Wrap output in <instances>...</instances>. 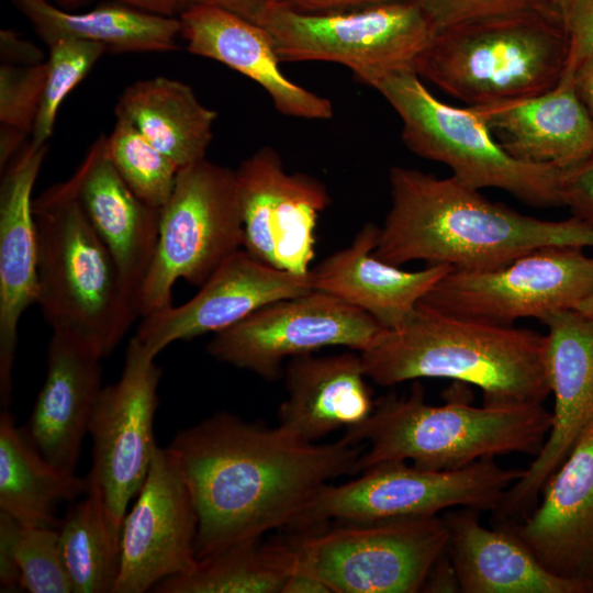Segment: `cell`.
<instances>
[{
    "label": "cell",
    "mask_w": 593,
    "mask_h": 593,
    "mask_svg": "<svg viewBox=\"0 0 593 593\" xmlns=\"http://www.w3.org/2000/svg\"><path fill=\"white\" fill-rule=\"evenodd\" d=\"M569 41L557 7L460 23L436 33L415 71L469 107L528 98L561 80Z\"/></svg>",
    "instance_id": "obj_5"
},
{
    "label": "cell",
    "mask_w": 593,
    "mask_h": 593,
    "mask_svg": "<svg viewBox=\"0 0 593 593\" xmlns=\"http://www.w3.org/2000/svg\"><path fill=\"white\" fill-rule=\"evenodd\" d=\"M389 184L391 204L373 255L394 266L422 260L484 271L542 247H593V226L583 220L525 215L451 176L393 166Z\"/></svg>",
    "instance_id": "obj_2"
},
{
    "label": "cell",
    "mask_w": 593,
    "mask_h": 593,
    "mask_svg": "<svg viewBox=\"0 0 593 593\" xmlns=\"http://www.w3.org/2000/svg\"><path fill=\"white\" fill-rule=\"evenodd\" d=\"M48 144L27 142L0 183V402L12 400L18 326L37 300V235L32 192Z\"/></svg>",
    "instance_id": "obj_19"
},
{
    "label": "cell",
    "mask_w": 593,
    "mask_h": 593,
    "mask_svg": "<svg viewBox=\"0 0 593 593\" xmlns=\"http://www.w3.org/2000/svg\"><path fill=\"white\" fill-rule=\"evenodd\" d=\"M108 156L128 188L147 205L160 210L172 193L177 165L157 149L127 119L116 116L107 136Z\"/></svg>",
    "instance_id": "obj_33"
},
{
    "label": "cell",
    "mask_w": 593,
    "mask_h": 593,
    "mask_svg": "<svg viewBox=\"0 0 593 593\" xmlns=\"http://www.w3.org/2000/svg\"><path fill=\"white\" fill-rule=\"evenodd\" d=\"M367 378L383 387L446 378L482 390L484 404H542L550 394L545 335L528 328L437 312L384 329L359 353Z\"/></svg>",
    "instance_id": "obj_3"
},
{
    "label": "cell",
    "mask_w": 593,
    "mask_h": 593,
    "mask_svg": "<svg viewBox=\"0 0 593 593\" xmlns=\"http://www.w3.org/2000/svg\"><path fill=\"white\" fill-rule=\"evenodd\" d=\"M258 24L272 36L281 61L336 63L367 86L389 72L415 70L437 33L414 0L326 14L269 5Z\"/></svg>",
    "instance_id": "obj_10"
},
{
    "label": "cell",
    "mask_w": 593,
    "mask_h": 593,
    "mask_svg": "<svg viewBox=\"0 0 593 593\" xmlns=\"http://www.w3.org/2000/svg\"><path fill=\"white\" fill-rule=\"evenodd\" d=\"M47 76L46 60L31 66H0V122L32 134Z\"/></svg>",
    "instance_id": "obj_36"
},
{
    "label": "cell",
    "mask_w": 593,
    "mask_h": 593,
    "mask_svg": "<svg viewBox=\"0 0 593 593\" xmlns=\"http://www.w3.org/2000/svg\"><path fill=\"white\" fill-rule=\"evenodd\" d=\"M98 349L82 337L53 331L45 381L25 433L54 466L75 473L81 444L103 388Z\"/></svg>",
    "instance_id": "obj_21"
},
{
    "label": "cell",
    "mask_w": 593,
    "mask_h": 593,
    "mask_svg": "<svg viewBox=\"0 0 593 593\" xmlns=\"http://www.w3.org/2000/svg\"><path fill=\"white\" fill-rule=\"evenodd\" d=\"M178 10V15L195 7H215L258 23L270 5V0H169Z\"/></svg>",
    "instance_id": "obj_44"
},
{
    "label": "cell",
    "mask_w": 593,
    "mask_h": 593,
    "mask_svg": "<svg viewBox=\"0 0 593 593\" xmlns=\"http://www.w3.org/2000/svg\"><path fill=\"white\" fill-rule=\"evenodd\" d=\"M561 205L593 226V150L575 166L562 170L559 186Z\"/></svg>",
    "instance_id": "obj_39"
},
{
    "label": "cell",
    "mask_w": 593,
    "mask_h": 593,
    "mask_svg": "<svg viewBox=\"0 0 593 593\" xmlns=\"http://www.w3.org/2000/svg\"><path fill=\"white\" fill-rule=\"evenodd\" d=\"M20 523L0 511V591H22L21 573L14 555V538Z\"/></svg>",
    "instance_id": "obj_40"
},
{
    "label": "cell",
    "mask_w": 593,
    "mask_h": 593,
    "mask_svg": "<svg viewBox=\"0 0 593 593\" xmlns=\"http://www.w3.org/2000/svg\"><path fill=\"white\" fill-rule=\"evenodd\" d=\"M419 78L414 69H403L368 85L398 113L411 152L448 166L451 177L469 188L501 189L534 206L561 205L562 170L515 158L474 108L440 101Z\"/></svg>",
    "instance_id": "obj_7"
},
{
    "label": "cell",
    "mask_w": 593,
    "mask_h": 593,
    "mask_svg": "<svg viewBox=\"0 0 593 593\" xmlns=\"http://www.w3.org/2000/svg\"><path fill=\"white\" fill-rule=\"evenodd\" d=\"M401 0H270V5L299 13L326 14L370 8Z\"/></svg>",
    "instance_id": "obj_41"
},
{
    "label": "cell",
    "mask_w": 593,
    "mask_h": 593,
    "mask_svg": "<svg viewBox=\"0 0 593 593\" xmlns=\"http://www.w3.org/2000/svg\"><path fill=\"white\" fill-rule=\"evenodd\" d=\"M295 540L296 556L282 593H332L303 552L300 537Z\"/></svg>",
    "instance_id": "obj_42"
},
{
    "label": "cell",
    "mask_w": 593,
    "mask_h": 593,
    "mask_svg": "<svg viewBox=\"0 0 593 593\" xmlns=\"http://www.w3.org/2000/svg\"><path fill=\"white\" fill-rule=\"evenodd\" d=\"M243 217V248L276 269L306 275L315 230L331 198L323 182L288 172L279 153L264 146L235 170Z\"/></svg>",
    "instance_id": "obj_15"
},
{
    "label": "cell",
    "mask_w": 593,
    "mask_h": 593,
    "mask_svg": "<svg viewBox=\"0 0 593 593\" xmlns=\"http://www.w3.org/2000/svg\"><path fill=\"white\" fill-rule=\"evenodd\" d=\"M423 592H459L456 571L447 550L435 561L422 588Z\"/></svg>",
    "instance_id": "obj_45"
},
{
    "label": "cell",
    "mask_w": 593,
    "mask_h": 593,
    "mask_svg": "<svg viewBox=\"0 0 593 593\" xmlns=\"http://www.w3.org/2000/svg\"><path fill=\"white\" fill-rule=\"evenodd\" d=\"M574 310L593 318V293L579 303Z\"/></svg>",
    "instance_id": "obj_49"
},
{
    "label": "cell",
    "mask_w": 593,
    "mask_h": 593,
    "mask_svg": "<svg viewBox=\"0 0 593 593\" xmlns=\"http://www.w3.org/2000/svg\"><path fill=\"white\" fill-rule=\"evenodd\" d=\"M366 378L360 354L292 357L284 371L288 395L278 411V426L313 444L358 425L374 406Z\"/></svg>",
    "instance_id": "obj_27"
},
{
    "label": "cell",
    "mask_w": 593,
    "mask_h": 593,
    "mask_svg": "<svg viewBox=\"0 0 593 593\" xmlns=\"http://www.w3.org/2000/svg\"><path fill=\"white\" fill-rule=\"evenodd\" d=\"M569 41L564 77H573L593 53V0H572L560 7Z\"/></svg>",
    "instance_id": "obj_38"
},
{
    "label": "cell",
    "mask_w": 593,
    "mask_h": 593,
    "mask_svg": "<svg viewBox=\"0 0 593 593\" xmlns=\"http://www.w3.org/2000/svg\"><path fill=\"white\" fill-rule=\"evenodd\" d=\"M37 300L53 331L92 344L104 358L121 343L137 310L110 251L94 231L71 178L33 201Z\"/></svg>",
    "instance_id": "obj_6"
},
{
    "label": "cell",
    "mask_w": 593,
    "mask_h": 593,
    "mask_svg": "<svg viewBox=\"0 0 593 593\" xmlns=\"http://www.w3.org/2000/svg\"><path fill=\"white\" fill-rule=\"evenodd\" d=\"M10 1L47 46L60 38H77L102 44L107 52L115 54L166 53L178 47V16L111 0L82 13L69 12L47 0Z\"/></svg>",
    "instance_id": "obj_28"
},
{
    "label": "cell",
    "mask_w": 593,
    "mask_h": 593,
    "mask_svg": "<svg viewBox=\"0 0 593 593\" xmlns=\"http://www.w3.org/2000/svg\"><path fill=\"white\" fill-rule=\"evenodd\" d=\"M504 526L547 570L593 593V430L549 479L533 514Z\"/></svg>",
    "instance_id": "obj_20"
},
{
    "label": "cell",
    "mask_w": 593,
    "mask_h": 593,
    "mask_svg": "<svg viewBox=\"0 0 593 593\" xmlns=\"http://www.w3.org/2000/svg\"><path fill=\"white\" fill-rule=\"evenodd\" d=\"M198 515L169 447H158L121 529L120 572L113 593H144L197 563Z\"/></svg>",
    "instance_id": "obj_17"
},
{
    "label": "cell",
    "mask_w": 593,
    "mask_h": 593,
    "mask_svg": "<svg viewBox=\"0 0 593 593\" xmlns=\"http://www.w3.org/2000/svg\"><path fill=\"white\" fill-rule=\"evenodd\" d=\"M524 469L499 466L482 458L454 470H426L405 460H388L343 484L324 485L302 512L293 528L329 519L377 522L435 516L452 507L496 511L506 491Z\"/></svg>",
    "instance_id": "obj_9"
},
{
    "label": "cell",
    "mask_w": 593,
    "mask_h": 593,
    "mask_svg": "<svg viewBox=\"0 0 593 593\" xmlns=\"http://www.w3.org/2000/svg\"><path fill=\"white\" fill-rule=\"evenodd\" d=\"M312 290L310 272L298 275L276 269L240 248L189 301L142 317L135 337L156 357L177 340L216 334L272 302Z\"/></svg>",
    "instance_id": "obj_18"
},
{
    "label": "cell",
    "mask_w": 593,
    "mask_h": 593,
    "mask_svg": "<svg viewBox=\"0 0 593 593\" xmlns=\"http://www.w3.org/2000/svg\"><path fill=\"white\" fill-rule=\"evenodd\" d=\"M243 242L235 170L206 158L179 169L159 212L157 245L139 293V317L171 305L177 280L202 286L243 248Z\"/></svg>",
    "instance_id": "obj_8"
},
{
    "label": "cell",
    "mask_w": 593,
    "mask_h": 593,
    "mask_svg": "<svg viewBox=\"0 0 593 593\" xmlns=\"http://www.w3.org/2000/svg\"><path fill=\"white\" fill-rule=\"evenodd\" d=\"M29 134L7 125H0V171H3L14 156L27 143Z\"/></svg>",
    "instance_id": "obj_47"
},
{
    "label": "cell",
    "mask_w": 593,
    "mask_h": 593,
    "mask_svg": "<svg viewBox=\"0 0 593 593\" xmlns=\"http://www.w3.org/2000/svg\"><path fill=\"white\" fill-rule=\"evenodd\" d=\"M89 491L88 478L49 462L7 411L0 414V511L23 526L59 527L56 505Z\"/></svg>",
    "instance_id": "obj_30"
},
{
    "label": "cell",
    "mask_w": 593,
    "mask_h": 593,
    "mask_svg": "<svg viewBox=\"0 0 593 593\" xmlns=\"http://www.w3.org/2000/svg\"><path fill=\"white\" fill-rule=\"evenodd\" d=\"M296 556L295 538L262 545L247 540L199 560L184 574L160 581L156 593H282Z\"/></svg>",
    "instance_id": "obj_31"
},
{
    "label": "cell",
    "mask_w": 593,
    "mask_h": 593,
    "mask_svg": "<svg viewBox=\"0 0 593 593\" xmlns=\"http://www.w3.org/2000/svg\"><path fill=\"white\" fill-rule=\"evenodd\" d=\"M14 555L23 590L31 593H72L56 528L20 524L14 538Z\"/></svg>",
    "instance_id": "obj_35"
},
{
    "label": "cell",
    "mask_w": 593,
    "mask_h": 593,
    "mask_svg": "<svg viewBox=\"0 0 593 593\" xmlns=\"http://www.w3.org/2000/svg\"><path fill=\"white\" fill-rule=\"evenodd\" d=\"M47 47L46 82L31 134V141L37 145L47 144L60 105L100 57L108 53L102 44L77 38H60Z\"/></svg>",
    "instance_id": "obj_34"
},
{
    "label": "cell",
    "mask_w": 593,
    "mask_h": 593,
    "mask_svg": "<svg viewBox=\"0 0 593 593\" xmlns=\"http://www.w3.org/2000/svg\"><path fill=\"white\" fill-rule=\"evenodd\" d=\"M121 529L94 489L67 512L58 533L72 593H113L120 572Z\"/></svg>",
    "instance_id": "obj_32"
},
{
    "label": "cell",
    "mask_w": 593,
    "mask_h": 593,
    "mask_svg": "<svg viewBox=\"0 0 593 593\" xmlns=\"http://www.w3.org/2000/svg\"><path fill=\"white\" fill-rule=\"evenodd\" d=\"M577 93L593 120V53L573 75Z\"/></svg>",
    "instance_id": "obj_48"
},
{
    "label": "cell",
    "mask_w": 593,
    "mask_h": 593,
    "mask_svg": "<svg viewBox=\"0 0 593 593\" xmlns=\"http://www.w3.org/2000/svg\"><path fill=\"white\" fill-rule=\"evenodd\" d=\"M474 108L502 147L515 158L560 170L593 150V120L573 77L544 93Z\"/></svg>",
    "instance_id": "obj_25"
},
{
    "label": "cell",
    "mask_w": 593,
    "mask_h": 593,
    "mask_svg": "<svg viewBox=\"0 0 593 593\" xmlns=\"http://www.w3.org/2000/svg\"><path fill=\"white\" fill-rule=\"evenodd\" d=\"M180 36L189 53L213 59L259 85L283 115L328 120L332 102L290 80L280 69V58L270 33L260 24L215 7H195L181 12Z\"/></svg>",
    "instance_id": "obj_22"
},
{
    "label": "cell",
    "mask_w": 593,
    "mask_h": 593,
    "mask_svg": "<svg viewBox=\"0 0 593 593\" xmlns=\"http://www.w3.org/2000/svg\"><path fill=\"white\" fill-rule=\"evenodd\" d=\"M384 329L366 312L312 290L272 302L213 334L206 351L221 362L271 381L281 376L286 359L324 347L361 353Z\"/></svg>",
    "instance_id": "obj_13"
},
{
    "label": "cell",
    "mask_w": 593,
    "mask_h": 593,
    "mask_svg": "<svg viewBox=\"0 0 593 593\" xmlns=\"http://www.w3.org/2000/svg\"><path fill=\"white\" fill-rule=\"evenodd\" d=\"M0 57L2 64L15 66H31L44 61L43 51L11 29L0 31Z\"/></svg>",
    "instance_id": "obj_43"
},
{
    "label": "cell",
    "mask_w": 593,
    "mask_h": 593,
    "mask_svg": "<svg viewBox=\"0 0 593 593\" xmlns=\"http://www.w3.org/2000/svg\"><path fill=\"white\" fill-rule=\"evenodd\" d=\"M593 293V256L549 246L484 271L450 270L418 304L440 313L513 325L572 310Z\"/></svg>",
    "instance_id": "obj_12"
},
{
    "label": "cell",
    "mask_w": 593,
    "mask_h": 593,
    "mask_svg": "<svg viewBox=\"0 0 593 593\" xmlns=\"http://www.w3.org/2000/svg\"><path fill=\"white\" fill-rule=\"evenodd\" d=\"M70 178L138 313L139 293L157 245L160 210L144 203L121 178L108 156L104 134L91 144Z\"/></svg>",
    "instance_id": "obj_23"
},
{
    "label": "cell",
    "mask_w": 593,
    "mask_h": 593,
    "mask_svg": "<svg viewBox=\"0 0 593 593\" xmlns=\"http://www.w3.org/2000/svg\"><path fill=\"white\" fill-rule=\"evenodd\" d=\"M545 363L555 396L550 432L530 466L495 511L508 521L525 514L577 444L593 430V318L572 309L542 320Z\"/></svg>",
    "instance_id": "obj_16"
},
{
    "label": "cell",
    "mask_w": 593,
    "mask_h": 593,
    "mask_svg": "<svg viewBox=\"0 0 593 593\" xmlns=\"http://www.w3.org/2000/svg\"><path fill=\"white\" fill-rule=\"evenodd\" d=\"M303 528L300 544L332 593H415L447 550L443 517L344 522Z\"/></svg>",
    "instance_id": "obj_11"
},
{
    "label": "cell",
    "mask_w": 593,
    "mask_h": 593,
    "mask_svg": "<svg viewBox=\"0 0 593 593\" xmlns=\"http://www.w3.org/2000/svg\"><path fill=\"white\" fill-rule=\"evenodd\" d=\"M155 358L133 336L120 379L102 388L89 423L92 440L89 489L101 494L111 516L121 526L158 448L154 419L161 370Z\"/></svg>",
    "instance_id": "obj_14"
},
{
    "label": "cell",
    "mask_w": 593,
    "mask_h": 593,
    "mask_svg": "<svg viewBox=\"0 0 593 593\" xmlns=\"http://www.w3.org/2000/svg\"><path fill=\"white\" fill-rule=\"evenodd\" d=\"M551 425L552 412L542 404L432 405L415 384L407 395L377 400L371 414L346 428L343 439L368 444L354 474L388 460H411L418 468L440 471L496 455L536 456Z\"/></svg>",
    "instance_id": "obj_4"
},
{
    "label": "cell",
    "mask_w": 593,
    "mask_h": 593,
    "mask_svg": "<svg viewBox=\"0 0 593 593\" xmlns=\"http://www.w3.org/2000/svg\"><path fill=\"white\" fill-rule=\"evenodd\" d=\"M114 112L130 120L179 169L205 158L217 118L190 86L160 76L126 86Z\"/></svg>",
    "instance_id": "obj_29"
},
{
    "label": "cell",
    "mask_w": 593,
    "mask_h": 593,
    "mask_svg": "<svg viewBox=\"0 0 593 593\" xmlns=\"http://www.w3.org/2000/svg\"><path fill=\"white\" fill-rule=\"evenodd\" d=\"M552 1L560 10L561 5H563L564 3L569 2V1H572V0H552Z\"/></svg>",
    "instance_id": "obj_50"
},
{
    "label": "cell",
    "mask_w": 593,
    "mask_h": 593,
    "mask_svg": "<svg viewBox=\"0 0 593 593\" xmlns=\"http://www.w3.org/2000/svg\"><path fill=\"white\" fill-rule=\"evenodd\" d=\"M47 1L68 11L69 9L78 8L81 4H85L91 0H47ZM111 1L122 2V3L142 9L145 11L158 13V14L170 15V16L178 15L177 8L169 0H111Z\"/></svg>",
    "instance_id": "obj_46"
},
{
    "label": "cell",
    "mask_w": 593,
    "mask_h": 593,
    "mask_svg": "<svg viewBox=\"0 0 593 593\" xmlns=\"http://www.w3.org/2000/svg\"><path fill=\"white\" fill-rule=\"evenodd\" d=\"M447 552L462 593H591L578 581L551 573L504 525L488 529L479 512L462 507L443 516Z\"/></svg>",
    "instance_id": "obj_26"
},
{
    "label": "cell",
    "mask_w": 593,
    "mask_h": 593,
    "mask_svg": "<svg viewBox=\"0 0 593 593\" xmlns=\"http://www.w3.org/2000/svg\"><path fill=\"white\" fill-rule=\"evenodd\" d=\"M380 227L366 223L351 243L310 270L313 290L328 293L373 317L383 328L409 322L421 300L452 268L428 265L407 271L377 258Z\"/></svg>",
    "instance_id": "obj_24"
},
{
    "label": "cell",
    "mask_w": 593,
    "mask_h": 593,
    "mask_svg": "<svg viewBox=\"0 0 593 593\" xmlns=\"http://www.w3.org/2000/svg\"><path fill=\"white\" fill-rule=\"evenodd\" d=\"M436 32L447 27L514 12L557 7L552 0H414ZM558 8V7H557ZM559 9V8H558Z\"/></svg>",
    "instance_id": "obj_37"
},
{
    "label": "cell",
    "mask_w": 593,
    "mask_h": 593,
    "mask_svg": "<svg viewBox=\"0 0 593 593\" xmlns=\"http://www.w3.org/2000/svg\"><path fill=\"white\" fill-rule=\"evenodd\" d=\"M198 515V561L266 533L294 527L332 480L354 474L361 444L304 443L219 412L181 429L169 446Z\"/></svg>",
    "instance_id": "obj_1"
}]
</instances>
